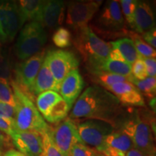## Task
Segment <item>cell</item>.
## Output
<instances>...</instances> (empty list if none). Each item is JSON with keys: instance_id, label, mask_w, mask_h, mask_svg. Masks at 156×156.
<instances>
[{"instance_id": "1", "label": "cell", "mask_w": 156, "mask_h": 156, "mask_svg": "<svg viewBox=\"0 0 156 156\" xmlns=\"http://www.w3.org/2000/svg\"><path fill=\"white\" fill-rule=\"evenodd\" d=\"M123 116V105L112 93L100 86L87 87L78 98L69 115L73 120L85 118L103 121L114 129Z\"/></svg>"}, {"instance_id": "2", "label": "cell", "mask_w": 156, "mask_h": 156, "mask_svg": "<svg viewBox=\"0 0 156 156\" xmlns=\"http://www.w3.org/2000/svg\"><path fill=\"white\" fill-rule=\"evenodd\" d=\"M15 101V128L18 131L38 132L41 135L49 129L34 101L20 88L14 80L10 81Z\"/></svg>"}, {"instance_id": "3", "label": "cell", "mask_w": 156, "mask_h": 156, "mask_svg": "<svg viewBox=\"0 0 156 156\" xmlns=\"http://www.w3.org/2000/svg\"><path fill=\"white\" fill-rule=\"evenodd\" d=\"M74 45L91 74L98 72L103 62L108 59L112 49L111 45L99 38L88 26L77 30Z\"/></svg>"}, {"instance_id": "4", "label": "cell", "mask_w": 156, "mask_h": 156, "mask_svg": "<svg viewBox=\"0 0 156 156\" xmlns=\"http://www.w3.org/2000/svg\"><path fill=\"white\" fill-rule=\"evenodd\" d=\"M115 129L120 130L129 136L134 147L145 156H156L151 126L137 112H133L129 116H123Z\"/></svg>"}, {"instance_id": "5", "label": "cell", "mask_w": 156, "mask_h": 156, "mask_svg": "<svg viewBox=\"0 0 156 156\" xmlns=\"http://www.w3.org/2000/svg\"><path fill=\"white\" fill-rule=\"evenodd\" d=\"M95 30L104 38H116L129 34L119 1L105 3L95 22Z\"/></svg>"}, {"instance_id": "6", "label": "cell", "mask_w": 156, "mask_h": 156, "mask_svg": "<svg viewBox=\"0 0 156 156\" xmlns=\"http://www.w3.org/2000/svg\"><path fill=\"white\" fill-rule=\"evenodd\" d=\"M46 41V33L41 25L29 22L20 32L15 46L16 56L23 61L28 59L43 50Z\"/></svg>"}, {"instance_id": "7", "label": "cell", "mask_w": 156, "mask_h": 156, "mask_svg": "<svg viewBox=\"0 0 156 156\" xmlns=\"http://www.w3.org/2000/svg\"><path fill=\"white\" fill-rule=\"evenodd\" d=\"M46 51L44 49L28 59L17 64L15 69V80L20 88L34 101L32 88L39 69L44 63Z\"/></svg>"}, {"instance_id": "8", "label": "cell", "mask_w": 156, "mask_h": 156, "mask_svg": "<svg viewBox=\"0 0 156 156\" xmlns=\"http://www.w3.org/2000/svg\"><path fill=\"white\" fill-rule=\"evenodd\" d=\"M51 73L58 85L74 69H77L80 62L75 54L69 51L51 50L45 56Z\"/></svg>"}, {"instance_id": "9", "label": "cell", "mask_w": 156, "mask_h": 156, "mask_svg": "<svg viewBox=\"0 0 156 156\" xmlns=\"http://www.w3.org/2000/svg\"><path fill=\"white\" fill-rule=\"evenodd\" d=\"M102 2V1L71 2L67 6L66 23L77 31L86 28Z\"/></svg>"}, {"instance_id": "10", "label": "cell", "mask_w": 156, "mask_h": 156, "mask_svg": "<svg viewBox=\"0 0 156 156\" xmlns=\"http://www.w3.org/2000/svg\"><path fill=\"white\" fill-rule=\"evenodd\" d=\"M77 126L83 143L92 146L96 151L103 146L105 138L115 129L109 123L97 119H87Z\"/></svg>"}, {"instance_id": "11", "label": "cell", "mask_w": 156, "mask_h": 156, "mask_svg": "<svg viewBox=\"0 0 156 156\" xmlns=\"http://www.w3.org/2000/svg\"><path fill=\"white\" fill-rule=\"evenodd\" d=\"M55 145L64 156H69L72 147L77 143H83L77 130V124L72 119L66 118L51 128Z\"/></svg>"}, {"instance_id": "12", "label": "cell", "mask_w": 156, "mask_h": 156, "mask_svg": "<svg viewBox=\"0 0 156 156\" xmlns=\"http://www.w3.org/2000/svg\"><path fill=\"white\" fill-rule=\"evenodd\" d=\"M0 21L7 41H12L25 24L17 2L0 1Z\"/></svg>"}, {"instance_id": "13", "label": "cell", "mask_w": 156, "mask_h": 156, "mask_svg": "<svg viewBox=\"0 0 156 156\" xmlns=\"http://www.w3.org/2000/svg\"><path fill=\"white\" fill-rule=\"evenodd\" d=\"M17 151L26 156H41L43 153L42 136L38 132L15 131L9 136Z\"/></svg>"}, {"instance_id": "14", "label": "cell", "mask_w": 156, "mask_h": 156, "mask_svg": "<svg viewBox=\"0 0 156 156\" xmlns=\"http://www.w3.org/2000/svg\"><path fill=\"white\" fill-rule=\"evenodd\" d=\"M112 93L122 105L127 106H145L143 95L130 82L114 84L105 88Z\"/></svg>"}, {"instance_id": "15", "label": "cell", "mask_w": 156, "mask_h": 156, "mask_svg": "<svg viewBox=\"0 0 156 156\" xmlns=\"http://www.w3.org/2000/svg\"><path fill=\"white\" fill-rule=\"evenodd\" d=\"M84 87V80L78 69H74L64 79L60 85L58 93L70 106L80 96Z\"/></svg>"}, {"instance_id": "16", "label": "cell", "mask_w": 156, "mask_h": 156, "mask_svg": "<svg viewBox=\"0 0 156 156\" xmlns=\"http://www.w3.org/2000/svg\"><path fill=\"white\" fill-rule=\"evenodd\" d=\"M155 16L151 6L145 2L138 1L134 11L131 28L135 33L143 34L155 28Z\"/></svg>"}, {"instance_id": "17", "label": "cell", "mask_w": 156, "mask_h": 156, "mask_svg": "<svg viewBox=\"0 0 156 156\" xmlns=\"http://www.w3.org/2000/svg\"><path fill=\"white\" fill-rule=\"evenodd\" d=\"M64 10L65 7L64 2L57 0L46 1L39 23L44 28V27L48 28H56L63 22Z\"/></svg>"}, {"instance_id": "18", "label": "cell", "mask_w": 156, "mask_h": 156, "mask_svg": "<svg viewBox=\"0 0 156 156\" xmlns=\"http://www.w3.org/2000/svg\"><path fill=\"white\" fill-rule=\"evenodd\" d=\"M60 85L56 83L55 80L51 73L46 62L44 61L38 75L36 76V80L34 82V86L32 88L33 97L38 96L41 93L46 91L52 90L58 93Z\"/></svg>"}, {"instance_id": "19", "label": "cell", "mask_w": 156, "mask_h": 156, "mask_svg": "<svg viewBox=\"0 0 156 156\" xmlns=\"http://www.w3.org/2000/svg\"><path fill=\"white\" fill-rule=\"evenodd\" d=\"M46 1L43 0H20L17 2L24 23L26 21L39 23Z\"/></svg>"}, {"instance_id": "20", "label": "cell", "mask_w": 156, "mask_h": 156, "mask_svg": "<svg viewBox=\"0 0 156 156\" xmlns=\"http://www.w3.org/2000/svg\"><path fill=\"white\" fill-rule=\"evenodd\" d=\"M103 145L125 153L134 148V145L129 136L118 129H114L105 138Z\"/></svg>"}, {"instance_id": "21", "label": "cell", "mask_w": 156, "mask_h": 156, "mask_svg": "<svg viewBox=\"0 0 156 156\" xmlns=\"http://www.w3.org/2000/svg\"><path fill=\"white\" fill-rule=\"evenodd\" d=\"M109 44L112 47L118 49L125 59L126 62L131 65L140 57L131 38H122L115 41L109 43Z\"/></svg>"}, {"instance_id": "22", "label": "cell", "mask_w": 156, "mask_h": 156, "mask_svg": "<svg viewBox=\"0 0 156 156\" xmlns=\"http://www.w3.org/2000/svg\"><path fill=\"white\" fill-rule=\"evenodd\" d=\"M62 99L61 95L52 90L46 91L38 95L36 98V106L43 118L47 115L51 108Z\"/></svg>"}, {"instance_id": "23", "label": "cell", "mask_w": 156, "mask_h": 156, "mask_svg": "<svg viewBox=\"0 0 156 156\" xmlns=\"http://www.w3.org/2000/svg\"><path fill=\"white\" fill-rule=\"evenodd\" d=\"M98 72L114 74V75L124 76V77H129L132 75V65L127 62H122L118 61H112L107 59L103 62ZM97 73V72H96Z\"/></svg>"}, {"instance_id": "24", "label": "cell", "mask_w": 156, "mask_h": 156, "mask_svg": "<svg viewBox=\"0 0 156 156\" xmlns=\"http://www.w3.org/2000/svg\"><path fill=\"white\" fill-rule=\"evenodd\" d=\"M71 108L72 106L62 98L51 108L47 115L44 117V119L51 124H58L67 118Z\"/></svg>"}, {"instance_id": "25", "label": "cell", "mask_w": 156, "mask_h": 156, "mask_svg": "<svg viewBox=\"0 0 156 156\" xmlns=\"http://www.w3.org/2000/svg\"><path fill=\"white\" fill-rule=\"evenodd\" d=\"M92 79L95 83H98L103 88H106L107 87L114 85V84L123 83V82H130V79L132 76L129 77H124V76L114 75L103 73V72H97L92 73Z\"/></svg>"}, {"instance_id": "26", "label": "cell", "mask_w": 156, "mask_h": 156, "mask_svg": "<svg viewBox=\"0 0 156 156\" xmlns=\"http://www.w3.org/2000/svg\"><path fill=\"white\" fill-rule=\"evenodd\" d=\"M130 83H132L142 95H145L151 98H155L156 93V79L155 77H147L145 80H136L133 76L130 79Z\"/></svg>"}, {"instance_id": "27", "label": "cell", "mask_w": 156, "mask_h": 156, "mask_svg": "<svg viewBox=\"0 0 156 156\" xmlns=\"http://www.w3.org/2000/svg\"><path fill=\"white\" fill-rule=\"evenodd\" d=\"M129 35L132 41L134 42L136 51L139 54L140 56L142 58H155V49H154L147 43L144 41L140 35L136 34L135 32H131V31H129Z\"/></svg>"}, {"instance_id": "28", "label": "cell", "mask_w": 156, "mask_h": 156, "mask_svg": "<svg viewBox=\"0 0 156 156\" xmlns=\"http://www.w3.org/2000/svg\"><path fill=\"white\" fill-rule=\"evenodd\" d=\"M43 153L41 156H64L54 143L51 134V127L41 134Z\"/></svg>"}, {"instance_id": "29", "label": "cell", "mask_w": 156, "mask_h": 156, "mask_svg": "<svg viewBox=\"0 0 156 156\" xmlns=\"http://www.w3.org/2000/svg\"><path fill=\"white\" fill-rule=\"evenodd\" d=\"M54 44L58 48H67L72 44L71 33L65 28H58L52 36Z\"/></svg>"}, {"instance_id": "30", "label": "cell", "mask_w": 156, "mask_h": 156, "mask_svg": "<svg viewBox=\"0 0 156 156\" xmlns=\"http://www.w3.org/2000/svg\"><path fill=\"white\" fill-rule=\"evenodd\" d=\"M0 102L7 103L10 106H15L14 93L7 80L0 78Z\"/></svg>"}, {"instance_id": "31", "label": "cell", "mask_w": 156, "mask_h": 156, "mask_svg": "<svg viewBox=\"0 0 156 156\" xmlns=\"http://www.w3.org/2000/svg\"><path fill=\"white\" fill-rule=\"evenodd\" d=\"M0 78L12 80V69L9 56L0 43Z\"/></svg>"}, {"instance_id": "32", "label": "cell", "mask_w": 156, "mask_h": 156, "mask_svg": "<svg viewBox=\"0 0 156 156\" xmlns=\"http://www.w3.org/2000/svg\"><path fill=\"white\" fill-rule=\"evenodd\" d=\"M137 2L135 0H122L119 2L122 15L125 17L126 23L130 28L133 23L134 14Z\"/></svg>"}, {"instance_id": "33", "label": "cell", "mask_w": 156, "mask_h": 156, "mask_svg": "<svg viewBox=\"0 0 156 156\" xmlns=\"http://www.w3.org/2000/svg\"><path fill=\"white\" fill-rule=\"evenodd\" d=\"M69 156H98V152L84 143H77L72 147Z\"/></svg>"}, {"instance_id": "34", "label": "cell", "mask_w": 156, "mask_h": 156, "mask_svg": "<svg viewBox=\"0 0 156 156\" xmlns=\"http://www.w3.org/2000/svg\"><path fill=\"white\" fill-rule=\"evenodd\" d=\"M132 75L136 80H145L147 77L145 64L141 57L136 60L132 65Z\"/></svg>"}, {"instance_id": "35", "label": "cell", "mask_w": 156, "mask_h": 156, "mask_svg": "<svg viewBox=\"0 0 156 156\" xmlns=\"http://www.w3.org/2000/svg\"><path fill=\"white\" fill-rule=\"evenodd\" d=\"M0 130L10 136L15 130L14 121L0 117Z\"/></svg>"}, {"instance_id": "36", "label": "cell", "mask_w": 156, "mask_h": 156, "mask_svg": "<svg viewBox=\"0 0 156 156\" xmlns=\"http://www.w3.org/2000/svg\"><path fill=\"white\" fill-rule=\"evenodd\" d=\"M15 116V108L14 106L0 102V117L14 121Z\"/></svg>"}, {"instance_id": "37", "label": "cell", "mask_w": 156, "mask_h": 156, "mask_svg": "<svg viewBox=\"0 0 156 156\" xmlns=\"http://www.w3.org/2000/svg\"><path fill=\"white\" fill-rule=\"evenodd\" d=\"M141 57V56H140ZM145 64L147 76L151 77H155L156 75V60L155 58H142Z\"/></svg>"}, {"instance_id": "38", "label": "cell", "mask_w": 156, "mask_h": 156, "mask_svg": "<svg viewBox=\"0 0 156 156\" xmlns=\"http://www.w3.org/2000/svg\"><path fill=\"white\" fill-rule=\"evenodd\" d=\"M142 39L145 43L155 49L156 47V30L154 28L142 34Z\"/></svg>"}, {"instance_id": "39", "label": "cell", "mask_w": 156, "mask_h": 156, "mask_svg": "<svg viewBox=\"0 0 156 156\" xmlns=\"http://www.w3.org/2000/svg\"><path fill=\"white\" fill-rule=\"evenodd\" d=\"M11 142L10 137L0 130V151L2 152L9 148L11 146Z\"/></svg>"}, {"instance_id": "40", "label": "cell", "mask_w": 156, "mask_h": 156, "mask_svg": "<svg viewBox=\"0 0 156 156\" xmlns=\"http://www.w3.org/2000/svg\"><path fill=\"white\" fill-rule=\"evenodd\" d=\"M108 59L112 60V61L126 62L125 59H124V57L122 56V54H121L120 52L119 51V50L116 49V48H113V47H112L110 54H109Z\"/></svg>"}, {"instance_id": "41", "label": "cell", "mask_w": 156, "mask_h": 156, "mask_svg": "<svg viewBox=\"0 0 156 156\" xmlns=\"http://www.w3.org/2000/svg\"><path fill=\"white\" fill-rule=\"evenodd\" d=\"M2 156H26L24 154L21 153L20 152L16 151L15 149H9L4 153Z\"/></svg>"}, {"instance_id": "42", "label": "cell", "mask_w": 156, "mask_h": 156, "mask_svg": "<svg viewBox=\"0 0 156 156\" xmlns=\"http://www.w3.org/2000/svg\"><path fill=\"white\" fill-rule=\"evenodd\" d=\"M125 156H145V155L134 147L130 150V151L126 152Z\"/></svg>"}, {"instance_id": "43", "label": "cell", "mask_w": 156, "mask_h": 156, "mask_svg": "<svg viewBox=\"0 0 156 156\" xmlns=\"http://www.w3.org/2000/svg\"><path fill=\"white\" fill-rule=\"evenodd\" d=\"M6 42H7V38L5 33H4L2 26L1 24V21H0V43L1 44H5Z\"/></svg>"}, {"instance_id": "44", "label": "cell", "mask_w": 156, "mask_h": 156, "mask_svg": "<svg viewBox=\"0 0 156 156\" xmlns=\"http://www.w3.org/2000/svg\"><path fill=\"white\" fill-rule=\"evenodd\" d=\"M151 106L153 108H154V111L155 110V98H152V101L151 102Z\"/></svg>"}, {"instance_id": "45", "label": "cell", "mask_w": 156, "mask_h": 156, "mask_svg": "<svg viewBox=\"0 0 156 156\" xmlns=\"http://www.w3.org/2000/svg\"><path fill=\"white\" fill-rule=\"evenodd\" d=\"M98 156H104V155H101V154H100V153H98Z\"/></svg>"}, {"instance_id": "46", "label": "cell", "mask_w": 156, "mask_h": 156, "mask_svg": "<svg viewBox=\"0 0 156 156\" xmlns=\"http://www.w3.org/2000/svg\"><path fill=\"white\" fill-rule=\"evenodd\" d=\"M3 155H2V151H0V156H2Z\"/></svg>"}]
</instances>
